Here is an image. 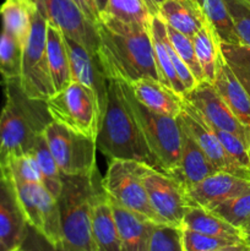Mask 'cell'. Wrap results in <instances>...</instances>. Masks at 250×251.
<instances>
[{
    "instance_id": "6da1fadb",
    "label": "cell",
    "mask_w": 250,
    "mask_h": 251,
    "mask_svg": "<svg viewBox=\"0 0 250 251\" xmlns=\"http://www.w3.org/2000/svg\"><path fill=\"white\" fill-rule=\"evenodd\" d=\"M100 55L109 80L134 83L140 78H158L150 26L125 24L108 15L97 22Z\"/></svg>"
},
{
    "instance_id": "7a4b0ae2",
    "label": "cell",
    "mask_w": 250,
    "mask_h": 251,
    "mask_svg": "<svg viewBox=\"0 0 250 251\" xmlns=\"http://www.w3.org/2000/svg\"><path fill=\"white\" fill-rule=\"evenodd\" d=\"M5 103L0 110V163L32 153L38 136L53 122L47 100L31 98L20 81H6Z\"/></svg>"
},
{
    "instance_id": "3957f363",
    "label": "cell",
    "mask_w": 250,
    "mask_h": 251,
    "mask_svg": "<svg viewBox=\"0 0 250 251\" xmlns=\"http://www.w3.org/2000/svg\"><path fill=\"white\" fill-rule=\"evenodd\" d=\"M96 146L109 161H135L162 171L127 105L119 81L109 80L108 82L107 102Z\"/></svg>"
},
{
    "instance_id": "277c9868",
    "label": "cell",
    "mask_w": 250,
    "mask_h": 251,
    "mask_svg": "<svg viewBox=\"0 0 250 251\" xmlns=\"http://www.w3.org/2000/svg\"><path fill=\"white\" fill-rule=\"evenodd\" d=\"M102 179L95 176H61L56 198L63 247L73 251H96L92 238V205Z\"/></svg>"
},
{
    "instance_id": "5b68a950",
    "label": "cell",
    "mask_w": 250,
    "mask_h": 251,
    "mask_svg": "<svg viewBox=\"0 0 250 251\" xmlns=\"http://www.w3.org/2000/svg\"><path fill=\"white\" fill-rule=\"evenodd\" d=\"M120 86L152 154L158 161L162 171L173 174L179 163L183 135L179 119L159 114L141 104L135 98L129 83L120 82Z\"/></svg>"
},
{
    "instance_id": "8992f818",
    "label": "cell",
    "mask_w": 250,
    "mask_h": 251,
    "mask_svg": "<svg viewBox=\"0 0 250 251\" xmlns=\"http://www.w3.org/2000/svg\"><path fill=\"white\" fill-rule=\"evenodd\" d=\"M47 105L54 122L96 141L102 115L90 88L71 81L47 100Z\"/></svg>"
},
{
    "instance_id": "52a82bcc",
    "label": "cell",
    "mask_w": 250,
    "mask_h": 251,
    "mask_svg": "<svg viewBox=\"0 0 250 251\" xmlns=\"http://www.w3.org/2000/svg\"><path fill=\"white\" fill-rule=\"evenodd\" d=\"M141 167L140 162L112 159L102 179V188L112 202L156 225H163L150 205Z\"/></svg>"
},
{
    "instance_id": "ba28073f",
    "label": "cell",
    "mask_w": 250,
    "mask_h": 251,
    "mask_svg": "<svg viewBox=\"0 0 250 251\" xmlns=\"http://www.w3.org/2000/svg\"><path fill=\"white\" fill-rule=\"evenodd\" d=\"M47 144L61 176H95L97 173V146L92 139L51 122L44 131Z\"/></svg>"
},
{
    "instance_id": "9c48e42d",
    "label": "cell",
    "mask_w": 250,
    "mask_h": 251,
    "mask_svg": "<svg viewBox=\"0 0 250 251\" xmlns=\"http://www.w3.org/2000/svg\"><path fill=\"white\" fill-rule=\"evenodd\" d=\"M47 26L46 17L37 9L32 19L28 39L24 47L20 78L22 90L28 97L44 100L55 93L46 51Z\"/></svg>"
},
{
    "instance_id": "30bf717a",
    "label": "cell",
    "mask_w": 250,
    "mask_h": 251,
    "mask_svg": "<svg viewBox=\"0 0 250 251\" xmlns=\"http://www.w3.org/2000/svg\"><path fill=\"white\" fill-rule=\"evenodd\" d=\"M14 184L29 227L53 245L63 247L60 216L55 196L42 183H26L14 179Z\"/></svg>"
},
{
    "instance_id": "8fae6325",
    "label": "cell",
    "mask_w": 250,
    "mask_h": 251,
    "mask_svg": "<svg viewBox=\"0 0 250 251\" xmlns=\"http://www.w3.org/2000/svg\"><path fill=\"white\" fill-rule=\"evenodd\" d=\"M141 176L150 205L161 223L181 227L188 207L185 189L172 174L142 163Z\"/></svg>"
},
{
    "instance_id": "7c38bea8",
    "label": "cell",
    "mask_w": 250,
    "mask_h": 251,
    "mask_svg": "<svg viewBox=\"0 0 250 251\" xmlns=\"http://www.w3.org/2000/svg\"><path fill=\"white\" fill-rule=\"evenodd\" d=\"M41 14L56 27L65 38L76 42L87 50L98 53L100 34L97 24L91 21L71 0H43Z\"/></svg>"
},
{
    "instance_id": "4fadbf2b",
    "label": "cell",
    "mask_w": 250,
    "mask_h": 251,
    "mask_svg": "<svg viewBox=\"0 0 250 251\" xmlns=\"http://www.w3.org/2000/svg\"><path fill=\"white\" fill-rule=\"evenodd\" d=\"M184 100V98H183ZM181 127L194 137L199 146L202 149L206 156L208 157L213 166L218 172L233 174V176H242L250 179V174L247 171L238 166L229 154L223 149L222 144L216 136L212 126L202 118V115L186 100L183 102V109L178 117Z\"/></svg>"
},
{
    "instance_id": "5bb4252c",
    "label": "cell",
    "mask_w": 250,
    "mask_h": 251,
    "mask_svg": "<svg viewBox=\"0 0 250 251\" xmlns=\"http://www.w3.org/2000/svg\"><path fill=\"white\" fill-rule=\"evenodd\" d=\"M183 98L202 115L211 126L233 132L250 146V127L243 125L235 118L212 83L207 81L198 82V85L188 91Z\"/></svg>"
},
{
    "instance_id": "9a60e30c",
    "label": "cell",
    "mask_w": 250,
    "mask_h": 251,
    "mask_svg": "<svg viewBox=\"0 0 250 251\" xmlns=\"http://www.w3.org/2000/svg\"><path fill=\"white\" fill-rule=\"evenodd\" d=\"M28 229L6 164L0 163V240L10 249L21 247Z\"/></svg>"
},
{
    "instance_id": "2e32d148",
    "label": "cell",
    "mask_w": 250,
    "mask_h": 251,
    "mask_svg": "<svg viewBox=\"0 0 250 251\" xmlns=\"http://www.w3.org/2000/svg\"><path fill=\"white\" fill-rule=\"evenodd\" d=\"M65 43L66 48H68L69 60H70L73 81L86 86L95 93L100 115L103 117L105 102H107L109 78L105 75L100 55L98 53H92V51L87 50L82 46L69 38H65Z\"/></svg>"
},
{
    "instance_id": "e0dca14e",
    "label": "cell",
    "mask_w": 250,
    "mask_h": 251,
    "mask_svg": "<svg viewBox=\"0 0 250 251\" xmlns=\"http://www.w3.org/2000/svg\"><path fill=\"white\" fill-rule=\"evenodd\" d=\"M250 190V179L217 172L196 185L186 189L188 205L200 206L211 210L218 203Z\"/></svg>"
},
{
    "instance_id": "ac0fdd59",
    "label": "cell",
    "mask_w": 250,
    "mask_h": 251,
    "mask_svg": "<svg viewBox=\"0 0 250 251\" xmlns=\"http://www.w3.org/2000/svg\"><path fill=\"white\" fill-rule=\"evenodd\" d=\"M181 126V125H180ZM181 147L179 163L172 176L184 186L189 189L202 181L207 176L217 173V169L208 159L194 137L181 127Z\"/></svg>"
},
{
    "instance_id": "d6986e66",
    "label": "cell",
    "mask_w": 250,
    "mask_h": 251,
    "mask_svg": "<svg viewBox=\"0 0 250 251\" xmlns=\"http://www.w3.org/2000/svg\"><path fill=\"white\" fill-rule=\"evenodd\" d=\"M92 238L96 251H122L119 230L113 213L112 202L102 185L93 199Z\"/></svg>"
},
{
    "instance_id": "ffe728a7",
    "label": "cell",
    "mask_w": 250,
    "mask_h": 251,
    "mask_svg": "<svg viewBox=\"0 0 250 251\" xmlns=\"http://www.w3.org/2000/svg\"><path fill=\"white\" fill-rule=\"evenodd\" d=\"M212 86L238 120L250 127V97L221 54Z\"/></svg>"
},
{
    "instance_id": "44dd1931",
    "label": "cell",
    "mask_w": 250,
    "mask_h": 251,
    "mask_svg": "<svg viewBox=\"0 0 250 251\" xmlns=\"http://www.w3.org/2000/svg\"><path fill=\"white\" fill-rule=\"evenodd\" d=\"M135 98L141 104L159 114L178 118L183 109V97L164 86L159 80L140 78L130 85Z\"/></svg>"
},
{
    "instance_id": "7402d4cb",
    "label": "cell",
    "mask_w": 250,
    "mask_h": 251,
    "mask_svg": "<svg viewBox=\"0 0 250 251\" xmlns=\"http://www.w3.org/2000/svg\"><path fill=\"white\" fill-rule=\"evenodd\" d=\"M150 32H151L152 46H153L154 61H156L158 78L164 86L171 88L176 95L184 97L186 93L183 83L180 82L174 69L173 61L169 49V39L167 34V27L163 20L159 16H152L150 24Z\"/></svg>"
},
{
    "instance_id": "603a6c76",
    "label": "cell",
    "mask_w": 250,
    "mask_h": 251,
    "mask_svg": "<svg viewBox=\"0 0 250 251\" xmlns=\"http://www.w3.org/2000/svg\"><path fill=\"white\" fill-rule=\"evenodd\" d=\"M112 206L119 230L122 251H149L156 223L145 220L114 202H112Z\"/></svg>"
},
{
    "instance_id": "cb8c5ba5",
    "label": "cell",
    "mask_w": 250,
    "mask_h": 251,
    "mask_svg": "<svg viewBox=\"0 0 250 251\" xmlns=\"http://www.w3.org/2000/svg\"><path fill=\"white\" fill-rule=\"evenodd\" d=\"M157 16L167 26L190 38L207 24L196 0H166Z\"/></svg>"
},
{
    "instance_id": "d4e9b609",
    "label": "cell",
    "mask_w": 250,
    "mask_h": 251,
    "mask_svg": "<svg viewBox=\"0 0 250 251\" xmlns=\"http://www.w3.org/2000/svg\"><path fill=\"white\" fill-rule=\"evenodd\" d=\"M181 227L211 237L243 240L242 230L235 228L211 210L200 206L188 205Z\"/></svg>"
},
{
    "instance_id": "484cf974",
    "label": "cell",
    "mask_w": 250,
    "mask_h": 251,
    "mask_svg": "<svg viewBox=\"0 0 250 251\" xmlns=\"http://www.w3.org/2000/svg\"><path fill=\"white\" fill-rule=\"evenodd\" d=\"M46 51L54 90L58 92L66 87L73 81V77L65 38L61 32L50 24L47 26Z\"/></svg>"
},
{
    "instance_id": "4316f807",
    "label": "cell",
    "mask_w": 250,
    "mask_h": 251,
    "mask_svg": "<svg viewBox=\"0 0 250 251\" xmlns=\"http://www.w3.org/2000/svg\"><path fill=\"white\" fill-rule=\"evenodd\" d=\"M36 10L37 6L32 0H4L0 5L1 29L12 34L25 47Z\"/></svg>"
},
{
    "instance_id": "83f0119b",
    "label": "cell",
    "mask_w": 250,
    "mask_h": 251,
    "mask_svg": "<svg viewBox=\"0 0 250 251\" xmlns=\"http://www.w3.org/2000/svg\"><path fill=\"white\" fill-rule=\"evenodd\" d=\"M220 43L242 44L225 0H196Z\"/></svg>"
},
{
    "instance_id": "f1b7e54d",
    "label": "cell",
    "mask_w": 250,
    "mask_h": 251,
    "mask_svg": "<svg viewBox=\"0 0 250 251\" xmlns=\"http://www.w3.org/2000/svg\"><path fill=\"white\" fill-rule=\"evenodd\" d=\"M191 39L199 64L203 73V78L207 82H212L216 75L218 59L221 56L220 41L208 24H206L198 33L194 34Z\"/></svg>"
},
{
    "instance_id": "f546056e",
    "label": "cell",
    "mask_w": 250,
    "mask_h": 251,
    "mask_svg": "<svg viewBox=\"0 0 250 251\" xmlns=\"http://www.w3.org/2000/svg\"><path fill=\"white\" fill-rule=\"evenodd\" d=\"M24 46L9 32L0 31V76L2 82L20 81Z\"/></svg>"
},
{
    "instance_id": "4dcf8cb0",
    "label": "cell",
    "mask_w": 250,
    "mask_h": 251,
    "mask_svg": "<svg viewBox=\"0 0 250 251\" xmlns=\"http://www.w3.org/2000/svg\"><path fill=\"white\" fill-rule=\"evenodd\" d=\"M32 153H33L34 158H36L37 163H38L39 169H41L43 185L55 198H58L59 193L61 190V173L59 171L58 164H56L50 150H49L44 134L38 136L36 144H34Z\"/></svg>"
},
{
    "instance_id": "1f68e13d",
    "label": "cell",
    "mask_w": 250,
    "mask_h": 251,
    "mask_svg": "<svg viewBox=\"0 0 250 251\" xmlns=\"http://www.w3.org/2000/svg\"><path fill=\"white\" fill-rule=\"evenodd\" d=\"M102 15H108L125 24L150 26L152 15L142 0H108Z\"/></svg>"
},
{
    "instance_id": "d6a6232c",
    "label": "cell",
    "mask_w": 250,
    "mask_h": 251,
    "mask_svg": "<svg viewBox=\"0 0 250 251\" xmlns=\"http://www.w3.org/2000/svg\"><path fill=\"white\" fill-rule=\"evenodd\" d=\"M221 54L250 97V47L220 43Z\"/></svg>"
},
{
    "instance_id": "836d02e7",
    "label": "cell",
    "mask_w": 250,
    "mask_h": 251,
    "mask_svg": "<svg viewBox=\"0 0 250 251\" xmlns=\"http://www.w3.org/2000/svg\"><path fill=\"white\" fill-rule=\"evenodd\" d=\"M211 211L242 230L250 221V190L218 203Z\"/></svg>"
},
{
    "instance_id": "e575fe53",
    "label": "cell",
    "mask_w": 250,
    "mask_h": 251,
    "mask_svg": "<svg viewBox=\"0 0 250 251\" xmlns=\"http://www.w3.org/2000/svg\"><path fill=\"white\" fill-rule=\"evenodd\" d=\"M167 34H168V39L171 46L175 50V53L180 56L181 60L186 64L189 70L194 75L198 82L205 81L203 78V73L201 70V66L199 64L198 56H196L195 49H194L193 39L190 37L185 36V34L180 33V32L175 31L172 27L167 26Z\"/></svg>"
},
{
    "instance_id": "d590c367",
    "label": "cell",
    "mask_w": 250,
    "mask_h": 251,
    "mask_svg": "<svg viewBox=\"0 0 250 251\" xmlns=\"http://www.w3.org/2000/svg\"><path fill=\"white\" fill-rule=\"evenodd\" d=\"M184 251H213L244 243L243 240L211 237L181 227Z\"/></svg>"
},
{
    "instance_id": "8d00e7d4",
    "label": "cell",
    "mask_w": 250,
    "mask_h": 251,
    "mask_svg": "<svg viewBox=\"0 0 250 251\" xmlns=\"http://www.w3.org/2000/svg\"><path fill=\"white\" fill-rule=\"evenodd\" d=\"M149 251H184L181 227L169 225L154 226Z\"/></svg>"
},
{
    "instance_id": "74e56055",
    "label": "cell",
    "mask_w": 250,
    "mask_h": 251,
    "mask_svg": "<svg viewBox=\"0 0 250 251\" xmlns=\"http://www.w3.org/2000/svg\"><path fill=\"white\" fill-rule=\"evenodd\" d=\"M212 129L230 158L250 174V152L247 142L233 132L216 129L213 126Z\"/></svg>"
},
{
    "instance_id": "f35d334b",
    "label": "cell",
    "mask_w": 250,
    "mask_h": 251,
    "mask_svg": "<svg viewBox=\"0 0 250 251\" xmlns=\"http://www.w3.org/2000/svg\"><path fill=\"white\" fill-rule=\"evenodd\" d=\"M6 166L9 168L11 176L16 180L26 181V183L43 184L41 169H39L33 153L12 157L6 162Z\"/></svg>"
},
{
    "instance_id": "ab89813d",
    "label": "cell",
    "mask_w": 250,
    "mask_h": 251,
    "mask_svg": "<svg viewBox=\"0 0 250 251\" xmlns=\"http://www.w3.org/2000/svg\"><path fill=\"white\" fill-rule=\"evenodd\" d=\"M240 43L250 47V4L245 0H225Z\"/></svg>"
},
{
    "instance_id": "60d3db41",
    "label": "cell",
    "mask_w": 250,
    "mask_h": 251,
    "mask_svg": "<svg viewBox=\"0 0 250 251\" xmlns=\"http://www.w3.org/2000/svg\"><path fill=\"white\" fill-rule=\"evenodd\" d=\"M21 249L25 251H73L69 250L64 247H56L49 243L43 235L39 234L37 230L33 228L29 227L27 229V234L25 237L24 242L21 244Z\"/></svg>"
},
{
    "instance_id": "b9f144b4",
    "label": "cell",
    "mask_w": 250,
    "mask_h": 251,
    "mask_svg": "<svg viewBox=\"0 0 250 251\" xmlns=\"http://www.w3.org/2000/svg\"><path fill=\"white\" fill-rule=\"evenodd\" d=\"M73 2H75L78 7L81 9V11L88 17L92 22L97 24L100 19V14L98 11L97 4H96V0H71Z\"/></svg>"
},
{
    "instance_id": "7bdbcfd3",
    "label": "cell",
    "mask_w": 250,
    "mask_h": 251,
    "mask_svg": "<svg viewBox=\"0 0 250 251\" xmlns=\"http://www.w3.org/2000/svg\"><path fill=\"white\" fill-rule=\"evenodd\" d=\"M145 2V5L147 6V9L150 10L152 16H157L159 11V7L163 4L166 0H142Z\"/></svg>"
},
{
    "instance_id": "ee69618b",
    "label": "cell",
    "mask_w": 250,
    "mask_h": 251,
    "mask_svg": "<svg viewBox=\"0 0 250 251\" xmlns=\"http://www.w3.org/2000/svg\"><path fill=\"white\" fill-rule=\"evenodd\" d=\"M213 251H250V248L248 247V245L245 244V243H242V244L232 245V247L222 248V249L213 250Z\"/></svg>"
},
{
    "instance_id": "f6af8a7d",
    "label": "cell",
    "mask_w": 250,
    "mask_h": 251,
    "mask_svg": "<svg viewBox=\"0 0 250 251\" xmlns=\"http://www.w3.org/2000/svg\"><path fill=\"white\" fill-rule=\"evenodd\" d=\"M243 233V240H244L245 244L250 248V230H244Z\"/></svg>"
},
{
    "instance_id": "bcb514c9",
    "label": "cell",
    "mask_w": 250,
    "mask_h": 251,
    "mask_svg": "<svg viewBox=\"0 0 250 251\" xmlns=\"http://www.w3.org/2000/svg\"><path fill=\"white\" fill-rule=\"evenodd\" d=\"M10 250H12V249H10V248L7 247L4 242H1V240H0V251H10Z\"/></svg>"
},
{
    "instance_id": "7dc6e473",
    "label": "cell",
    "mask_w": 250,
    "mask_h": 251,
    "mask_svg": "<svg viewBox=\"0 0 250 251\" xmlns=\"http://www.w3.org/2000/svg\"><path fill=\"white\" fill-rule=\"evenodd\" d=\"M32 1H33L34 4H36L37 9H38V10L42 9V5H43V0H32Z\"/></svg>"
},
{
    "instance_id": "c3c4849f",
    "label": "cell",
    "mask_w": 250,
    "mask_h": 251,
    "mask_svg": "<svg viewBox=\"0 0 250 251\" xmlns=\"http://www.w3.org/2000/svg\"><path fill=\"white\" fill-rule=\"evenodd\" d=\"M244 230H250V221H249V222L247 223V225H245V227L243 228L242 232H244Z\"/></svg>"
},
{
    "instance_id": "681fc988",
    "label": "cell",
    "mask_w": 250,
    "mask_h": 251,
    "mask_svg": "<svg viewBox=\"0 0 250 251\" xmlns=\"http://www.w3.org/2000/svg\"><path fill=\"white\" fill-rule=\"evenodd\" d=\"M10 251H25V250L21 249V248H16V249H12V250H10Z\"/></svg>"
},
{
    "instance_id": "f907efd6",
    "label": "cell",
    "mask_w": 250,
    "mask_h": 251,
    "mask_svg": "<svg viewBox=\"0 0 250 251\" xmlns=\"http://www.w3.org/2000/svg\"><path fill=\"white\" fill-rule=\"evenodd\" d=\"M245 1H247L248 4H250V0H245Z\"/></svg>"
},
{
    "instance_id": "816d5d0a",
    "label": "cell",
    "mask_w": 250,
    "mask_h": 251,
    "mask_svg": "<svg viewBox=\"0 0 250 251\" xmlns=\"http://www.w3.org/2000/svg\"><path fill=\"white\" fill-rule=\"evenodd\" d=\"M249 152H250V146H249Z\"/></svg>"
}]
</instances>
